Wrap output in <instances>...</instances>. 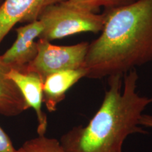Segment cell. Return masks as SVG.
<instances>
[{"mask_svg": "<svg viewBox=\"0 0 152 152\" xmlns=\"http://www.w3.org/2000/svg\"><path fill=\"white\" fill-rule=\"evenodd\" d=\"M138 75L132 69L109 77V88L97 111L87 125H77L61 137L66 152H123L128 137L147 133L140 125L152 97L137 91Z\"/></svg>", "mask_w": 152, "mask_h": 152, "instance_id": "obj_1", "label": "cell"}, {"mask_svg": "<svg viewBox=\"0 0 152 152\" xmlns=\"http://www.w3.org/2000/svg\"><path fill=\"white\" fill-rule=\"evenodd\" d=\"M101 35L89 44L85 77L124 75L152 60V0L106 10Z\"/></svg>", "mask_w": 152, "mask_h": 152, "instance_id": "obj_2", "label": "cell"}, {"mask_svg": "<svg viewBox=\"0 0 152 152\" xmlns=\"http://www.w3.org/2000/svg\"><path fill=\"white\" fill-rule=\"evenodd\" d=\"M38 20L44 26L38 39L51 42L75 34L101 32L105 23L106 14L85 10L65 0L47 7Z\"/></svg>", "mask_w": 152, "mask_h": 152, "instance_id": "obj_3", "label": "cell"}, {"mask_svg": "<svg viewBox=\"0 0 152 152\" xmlns=\"http://www.w3.org/2000/svg\"><path fill=\"white\" fill-rule=\"evenodd\" d=\"M37 54L24 71L37 73L44 80L56 72L84 68L89 43L80 42L70 46H57L43 39H38Z\"/></svg>", "mask_w": 152, "mask_h": 152, "instance_id": "obj_4", "label": "cell"}, {"mask_svg": "<svg viewBox=\"0 0 152 152\" xmlns=\"http://www.w3.org/2000/svg\"><path fill=\"white\" fill-rule=\"evenodd\" d=\"M44 26L39 20L28 23L16 28L17 37L13 45L1 55V59L11 68L24 71L37 54V42L43 32Z\"/></svg>", "mask_w": 152, "mask_h": 152, "instance_id": "obj_5", "label": "cell"}, {"mask_svg": "<svg viewBox=\"0 0 152 152\" xmlns=\"http://www.w3.org/2000/svg\"><path fill=\"white\" fill-rule=\"evenodd\" d=\"M65 0H4L0 4V44L19 23L39 19L49 6Z\"/></svg>", "mask_w": 152, "mask_h": 152, "instance_id": "obj_6", "label": "cell"}, {"mask_svg": "<svg viewBox=\"0 0 152 152\" xmlns=\"http://www.w3.org/2000/svg\"><path fill=\"white\" fill-rule=\"evenodd\" d=\"M21 93L28 109L32 108L37 115L38 135H45L47 128L46 114L42 109L43 103V80L37 73L32 71H19L11 68L7 73Z\"/></svg>", "mask_w": 152, "mask_h": 152, "instance_id": "obj_7", "label": "cell"}, {"mask_svg": "<svg viewBox=\"0 0 152 152\" xmlns=\"http://www.w3.org/2000/svg\"><path fill=\"white\" fill-rule=\"evenodd\" d=\"M86 76L84 68L64 70L47 75L43 82V103L49 112L56 110L58 104L73 85Z\"/></svg>", "mask_w": 152, "mask_h": 152, "instance_id": "obj_8", "label": "cell"}, {"mask_svg": "<svg viewBox=\"0 0 152 152\" xmlns=\"http://www.w3.org/2000/svg\"><path fill=\"white\" fill-rule=\"evenodd\" d=\"M10 69L0 56V113L14 116L23 113L28 107L18 87L7 76Z\"/></svg>", "mask_w": 152, "mask_h": 152, "instance_id": "obj_9", "label": "cell"}, {"mask_svg": "<svg viewBox=\"0 0 152 152\" xmlns=\"http://www.w3.org/2000/svg\"><path fill=\"white\" fill-rule=\"evenodd\" d=\"M26 152H66L60 142L45 135L39 136L28 140L21 147Z\"/></svg>", "mask_w": 152, "mask_h": 152, "instance_id": "obj_10", "label": "cell"}, {"mask_svg": "<svg viewBox=\"0 0 152 152\" xmlns=\"http://www.w3.org/2000/svg\"><path fill=\"white\" fill-rule=\"evenodd\" d=\"M72 4L85 10L95 12L100 7L106 10L115 9L133 2L135 0H67Z\"/></svg>", "mask_w": 152, "mask_h": 152, "instance_id": "obj_11", "label": "cell"}, {"mask_svg": "<svg viewBox=\"0 0 152 152\" xmlns=\"http://www.w3.org/2000/svg\"><path fill=\"white\" fill-rule=\"evenodd\" d=\"M16 150L10 138L0 127V152H15Z\"/></svg>", "mask_w": 152, "mask_h": 152, "instance_id": "obj_12", "label": "cell"}, {"mask_svg": "<svg viewBox=\"0 0 152 152\" xmlns=\"http://www.w3.org/2000/svg\"><path fill=\"white\" fill-rule=\"evenodd\" d=\"M140 125L152 129V115L143 114L140 119Z\"/></svg>", "mask_w": 152, "mask_h": 152, "instance_id": "obj_13", "label": "cell"}, {"mask_svg": "<svg viewBox=\"0 0 152 152\" xmlns=\"http://www.w3.org/2000/svg\"><path fill=\"white\" fill-rule=\"evenodd\" d=\"M15 152H26V151H25V150H24L23 149L22 147H20L19 149L16 150V151H15Z\"/></svg>", "mask_w": 152, "mask_h": 152, "instance_id": "obj_14", "label": "cell"}, {"mask_svg": "<svg viewBox=\"0 0 152 152\" xmlns=\"http://www.w3.org/2000/svg\"><path fill=\"white\" fill-rule=\"evenodd\" d=\"M0 4H1V0H0Z\"/></svg>", "mask_w": 152, "mask_h": 152, "instance_id": "obj_15", "label": "cell"}]
</instances>
